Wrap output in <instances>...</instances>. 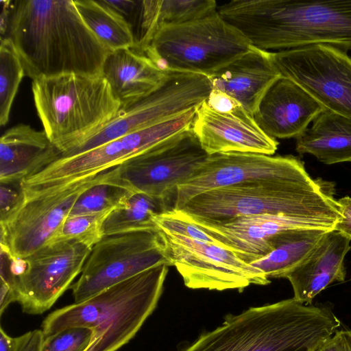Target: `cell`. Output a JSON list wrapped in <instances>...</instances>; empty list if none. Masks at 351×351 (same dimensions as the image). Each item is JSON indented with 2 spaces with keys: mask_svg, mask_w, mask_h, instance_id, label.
Returning a JSON list of instances; mask_svg holds the SVG:
<instances>
[{
  "mask_svg": "<svg viewBox=\"0 0 351 351\" xmlns=\"http://www.w3.org/2000/svg\"><path fill=\"white\" fill-rule=\"evenodd\" d=\"M6 36L32 80L72 73L101 76L111 52L84 23L73 0L12 1Z\"/></svg>",
  "mask_w": 351,
  "mask_h": 351,
  "instance_id": "cell-1",
  "label": "cell"
},
{
  "mask_svg": "<svg viewBox=\"0 0 351 351\" xmlns=\"http://www.w3.org/2000/svg\"><path fill=\"white\" fill-rule=\"evenodd\" d=\"M334 194L333 183L313 179L304 169L289 177L208 190L191 198L178 211L216 223L244 216L282 215L306 228L333 230L341 217Z\"/></svg>",
  "mask_w": 351,
  "mask_h": 351,
  "instance_id": "cell-2",
  "label": "cell"
},
{
  "mask_svg": "<svg viewBox=\"0 0 351 351\" xmlns=\"http://www.w3.org/2000/svg\"><path fill=\"white\" fill-rule=\"evenodd\" d=\"M217 11L262 50L312 45L351 50V0H233Z\"/></svg>",
  "mask_w": 351,
  "mask_h": 351,
  "instance_id": "cell-3",
  "label": "cell"
},
{
  "mask_svg": "<svg viewBox=\"0 0 351 351\" xmlns=\"http://www.w3.org/2000/svg\"><path fill=\"white\" fill-rule=\"evenodd\" d=\"M340 326L328 304L293 298L230 315L184 351H313Z\"/></svg>",
  "mask_w": 351,
  "mask_h": 351,
  "instance_id": "cell-4",
  "label": "cell"
},
{
  "mask_svg": "<svg viewBox=\"0 0 351 351\" xmlns=\"http://www.w3.org/2000/svg\"><path fill=\"white\" fill-rule=\"evenodd\" d=\"M169 267H152L86 300L53 311L41 325L44 339L68 328L85 327L94 331L87 351H117L135 336L155 309Z\"/></svg>",
  "mask_w": 351,
  "mask_h": 351,
  "instance_id": "cell-5",
  "label": "cell"
},
{
  "mask_svg": "<svg viewBox=\"0 0 351 351\" xmlns=\"http://www.w3.org/2000/svg\"><path fill=\"white\" fill-rule=\"evenodd\" d=\"M32 91L43 130L62 153L110 121L121 109L101 76L64 74L34 79Z\"/></svg>",
  "mask_w": 351,
  "mask_h": 351,
  "instance_id": "cell-6",
  "label": "cell"
},
{
  "mask_svg": "<svg viewBox=\"0 0 351 351\" xmlns=\"http://www.w3.org/2000/svg\"><path fill=\"white\" fill-rule=\"evenodd\" d=\"M251 47L246 38L217 11L160 28L144 54L163 71L208 77Z\"/></svg>",
  "mask_w": 351,
  "mask_h": 351,
  "instance_id": "cell-7",
  "label": "cell"
},
{
  "mask_svg": "<svg viewBox=\"0 0 351 351\" xmlns=\"http://www.w3.org/2000/svg\"><path fill=\"white\" fill-rule=\"evenodd\" d=\"M198 107L151 127L116 138L86 152L60 158L19 182L25 197L111 169L171 136L191 127Z\"/></svg>",
  "mask_w": 351,
  "mask_h": 351,
  "instance_id": "cell-8",
  "label": "cell"
},
{
  "mask_svg": "<svg viewBox=\"0 0 351 351\" xmlns=\"http://www.w3.org/2000/svg\"><path fill=\"white\" fill-rule=\"evenodd\" d=\"M210 90L207 76L168 71L166 80L158 88L128 107L121 108L108 123L64 151L61 158L86 152L199 107L207 99Z\"/></svg>",
  "mask_w": 351,
  "mask_h": 351,
  "instance_id": "cell-9",
  "label": "cell"
},
{
  "mask_svg": "<svg viewBox=\"0 0 351 351\" xmlns=\"http://www.w3.org/2000/svg\"><path fill=\"white\" fill-rule=\"evenodd\" d=\"M208 156L191 127L108 170L104 182L170 203Z\"/></svg>",
  "mask_w": 351,
  "mask_h": 351,
  "instance_id": "cell-10",
  "label": "cell"
},
{
  "mask_svg": "<svg viewBox=\"0 0 351 351\" xmlns=\"http://www.w3.org/2000/svg\"><path fill=\"white\" fill-rule=\"evenodd\" d=\"M163 264L172 266L158 230L104 237L93 247L79 279L70 287L74 303Z\"/></svg>",
  "mask_w": 351,
  "mask_h": 351,
  "instance_id": "cell-11",
  "label": "cell"
},
{
  "mask_svg": "<svg viewBox=\"0 0 351 351\" xmlns=\"http://www.w3.org/2000/svg\"><path fill=\"white\" fill-rule=\"evenodd\" d=\"M92 248L64 241L50 243L24 258L10 257L9 269L23 312L38 315L49 310L82 272Z\"/></svg>",
  "mask_w": 351,
  "mask_h": 351,
  "instance_id": "cell-12",
  "label": "cell"
},
{
  "mask_svg": "<svg viewBox=\"0 0 351 351\" xmlns=\"http://www.w3.org/2000/svg\"><path fill=\"white\" fill-rule=\"evenodd\" d=\"M281 77L288 78L326 110L351 119V57L328 45H312L270 52Z\"/></svg>",
  "mask_w": 351,
  "mask_h": 351,
  "instance_id": "cell-13",
  "label": "cell"
},
{
  "mask_svg": "<svg viewBox=\"0 0 351 351\" xmlns=\"http://www.w3.org/2000/svg\"><path fill=\"white\" fill-rule=\"evenodd\" d=\"M106 171L86 177L45 193L25 197L15 213L1 223V250L13 258H24L56 237L80 195L102 182Z\"/></svg>",
  "mask_w": 351,
  "mask_h": 351,
  "instance_id": "cell-14",
  "label": "cell"
},
{
  "mask_svg": "<svg viewBox=\"0 0 351 351\" xmlns=\"http://www.w3.org/2000/svg\"><path fill=\"white\" fill-rule=\"evenodd\" d=\"M158 230L172 266L190 289L242 291L252 284L270 283L263 272L220 245Z\"/></svg>",
  "mask_w": 351,
  "mask_h": 351,
  "instance_id": "cell-15",
  "label": "cell"
},
{
  "mask_svg": "<svg viewBox=\"0 0 351 351\" xmlns=\"http://www.w3.org/2000/svg\"><path fill=\"white\" fill-rule=\"evenodd\" d=\"M304 169L302 161L291 155L271 156L239 152L209 155L191 178L177 187L173 209L180 210L191 198L208 190L289 177Z\"/></svg>",
  "mask_w": 351,
  "mask_h": 351,
  "instance_id": "cell-16",
  "label": "cell"
},
{
  "mask_svg": "<svg viewBox=\"0 0 351 351\" xmlns=\"http://www.w3.org/2000/svg\"><path fill=\"white\" fill-rule=\"evenodd\" d=\"M191 128L208 155L239 152L271 156L278 145L243 107L220 112L204 101L196 110Z\"/></svg>",
  "mask_w": 351,
  "mask_h": 351,
  "instance_id": "cell-17",
  "label": "cell"
},
{
  "mask_svg": "<svg viewBox=\"0 0 351 351\" xmlns=\"http://www.w3.org/2000/svg\"><path fill=\"white\" fill-rule=\"evenodd\" d=\"M324 110L299 85L280 76L265 93L253 117L274 138H296Z\"/></svg>",
  "mask_w": 351,
  "mask_h": 351,
  "instance_id": "cell-18",
  "label": "cell"
},
{
  "mask_svg": "<svg viewBox=\"0 0 351 351\" xmlns=\"http://www.w3.org/2000/svg\"><path fill=\"white\" fill-rule=\"evenodd\" d=\"M350 241L339 232H327L308 256L286 275L295 300L312 304L315 296L329 285L344 281L343 261L351 248Z\"/></svg>",
  "mask_w": 351,
  "mask_h": 351,
  "instance_id": "cell-19",
  "label": "cell"
},
{
  "mask_svg": "<svg viewBox=\"0 0 351 351\" xmlns=\"http://www.w3.org/2000/svg\"><path fill=\"white\" fill-rule=\"evenodd\" d=\"M62 156L44 130L20 123L0 138V182L11 184L32 177Z\"/></svg>",
  "mask_w": 351,
  "mask_h": 351,
  "instance_id": "cell-20",
  "label": "cell"
},
{
  "mask_svg": "<svg viewBox=\"0 0 351 351\" xmlns=\"http://www.w3.org/2000/svg\"><path fill=\"white\" fill-rule=\"evenodd\" d=\"M280 77L269 51L252 46L246 53L208 78L211 89L232 97L253 116L265 93Z\"/></svg>",
  "mask_w": 351,
  "mask_h": 351,
  "instance_id": "cell-21",
  "label": "cell"
},
{
  "mask_svg": "<svg viewBox=\"0 0 351 351\" xmlns=\"http://www.w3.org/2000/svg\"><path fill=\"white\" fill-rule=\"evenodd\" d=\"M168 71L160 69L147 56L132 49L111 51L107 56L101 76L124 108L149 95L166 80Z\"/></svg>",
  "mask_w": 351,
  "mask_h": 351,
  "instance_id": "cell-22",
  "label": "cell"
},
{
  "mask_svg": "<svg viewBox=\"0 0 351 351\" xmlns=\"http://www.w3.org/2000/svg\"><path fill=\"white\" fill-rule=\"evenodd\" d=\"M217 7L214 0L138 1L137 34L132 49L144 54L160 28L204 17L217 12Z\"/></svg>",
  "mask_w": 351,
  "mask_h": 351,
  "instance_id": "cell-23",
  "label": "cell"
},
{
  "mask_svg": "<svg viewBox=\"0 0 351 351\" xmlns=\"http://www.w3.org/2000/svg\"><path fill=\"white\" fill-rule=\"evenodd\" d=\"M295 149L326 165L351 162V119L324 110L296 138Z\"/></svg>",
  "mask_w": 351,
  "mask_h": 351,
  "instance_id": "cell-24",
  "label": "cell"
},
{
  "mask_svg": "<svg viewBox=\"0 0 351 351\" xmlns=\"http://www.w3.org/2000/svg\"><path fill=\"white\" fill-rule=\"evenodd\" d=\"M330 230L315 228H295L276 234L271 240L273 250L250 265L268 278H285L300 265Z\"/></svg>",
  "mask_w": 351,
  "mask_h": 351,
  "instance_id": "cell-25",
  "label": "cell"
},
{
  "mask_svg": "<svg viewBox=\"0 0 351 351\" xmlns=\"http://www.w3.org/2000/svg\"><path fill=\"white\" fill-rule=\"evenodd\" d=\"M172 209L170 203L165 199L145 193H132L109 213L101 227L103 237L158 230L154 217Z\"/></svg>",
  "mask_w": 351,
  "mask_h": 351,
  "instance_id": "cell-26",
  "label": "cell"
},
{
  "mask_svg": "<svg viewBox=\"0 0 351 351\" xmlns=\"http://www.w3.org/2000/svg\"><path fill=\"white\" fill-rule=\"evenodd\" d=\"M84 23L110 51L134 49L135 38L130 23L101 0H73Z\"/></svg>",
  "mask_w": 351,
  "mask_h": 351,
  "instance_id": "cell-27",
  "label": "cell"
},
{
  "mask_svg": "<svg viewBox=\"0 0 351 351\" xmlns=\"http://www.w3.org/2000/svg\"><path fill=\"white\" fill-rule=\"evenodd\" d=\"M25 76L24 69L12 40L1 38L0 44V125L9 121L12 106L21 82Z\"/></svg>",
  "mask_w": 351,
  "mask_h": 351,
  "instance_id": "cell-28",
  "label": "cell"
},
{
  "mask_svg": "<svg viewBox=\"0 0 351 351\" xmlns=\"http://www.w3.org/2000/svg\"><path fill=\"white\" fill-rule=\"evenodd\" d=\"M104 180L91 186L80 195L69 216L112 210L133 193L121 187L104 182Z\"/></svg>",
  "mask_w": 351,
  "mask_h": 351,
  "instance_id": "cell-29",
  "label": "cell"
},
{
  "mask_svg": "<svg viewBox=\"0 0 351 351\" xmlns=\"http://www.w3.org/2000/svg\"><path fill=\"white\" fill-rule=\"evenodd\" d=\"M110 211L68 216L50 243L73 240L93 247L103 238L101 227Z\"/></svg>",
  "mask_w": 351,
  "mask_h": 351,
  "instance_id": "cell-30",
  "label": "cell"
},
{
  "mask_svg": "<svg viewBox=\"0 0 351 351\" xmlns=\"http://www.w3.org/2000/svg\"><path fill=\"white\" fill-rule=\"evenodd\" d=\"M93 335L88 328H68L45 338L40 351H87Z\"/></svg>",
  "mask_w": 351,
  "mask_h": 351,
  "instance_id": "cell-31",
  "label": "cell"
},
{
  "mask_svg": "<svg viewBox=\"0 0 351 351\" xmlns=\"http://www.w3.org/2000/svg\"><path fill=\"white\" fill-rule=\"evenodd\" d=\"M157 228L166 232L184 236L193 240L219 243L196 225L172 209L154 217Z\"/></svg>",
  "mask_w": 351,
  "mask_h": 351,
  "instance_id": "cell-32",
  "label": "cell"
},
{
  "mask_svg": "<svg viewBox=\"0 0 351 351\" xmlns=\"http://www.w3.org/2000/svg\"><path fill=\"white\" fill-rule=\"evenodd\" d=\"M10 185L1 183L0 224L8 221L20 208L25 199L24 194L21 188L16 190Z\"/></svg>",
  "mask_w": 351,
  "mask_h": 351,
  "instance_id": "cell-33",
  "label": "cell"
},
{
  "mask_svg": "<svg viewBox=\"0 0 351 351\" xmlns=\"http://www.w3.org/2000/svg\"><path fill=\"white\" fill-rule=\"evenodd\" d=\"M313 351H351V330L336 331Z\"/></svg>",
  "mask_w": 351,
  "mask_h": 351,
  "instance_id": "cell-34",
  "label": "cell"
},
{
  "mask_svg": "<svg viewBox=\"0 0 351 351\" xmlns=\"http://www.w3.org/2000/svg\"><path fill=\"white\" fill-rule=\"evenodd\" d=\"M205 101L212 109L220 112H230L243 107L232 97L215 89H211Z\"/></svg>",
  "mask_w": 351,
  "mask_h": 351,
  "instance_id": "cell-35",
  "label": "cell"
},
{
  "mask_svg": "<svg viewBox=\"0 0 351 351\" xmlns=\"http://www.w3.org/2000/svg\"><path fill=\"white\" fill-rule=\"evenodd\" d=\"M337 202L340 205L341 217L333 230L351 239V197L346 196L338 199Z\"/></svg>",
  "mask_w": 351,
  "mask_h": 351,
  "instance_id": "cell-36",
  "label": "cell"
},
{
  "mask_svg": "<svg viewBox=\"0 0 351 351\" xmlns=\"http://www.w3.org/2000/svg\"><path fill=\"white\" fill-rule=\"evenodd\" d=\"M16 351H40L44 339L42 330L35 329L18 337Z\"/></svg>",
  "mask_w": 351,
  "mask_h": 351,
  "instance_id": "cell-37",
  "label": "cell"
},
{
  "mask_svg": "<svg viewBox=\"0 0 351 351\" xmlns=\"http://www.w3.org/2000/svg\"><path fill=\"white\" fill-rule=\"evenodd\" d=\"M18 298L15 291L5 282L1 281L0 287V314L3 313L8 305L17 302Z\"/></svg>",
  "mask_w": 351,
  "mask_h": 351,
  "instance_id": "cell-38",
  "label": "cell"
},
{
  "mask_svg": "<svg viewBox=\"0 0 351 351\" xmlns=\"http://www.w3.org/2000/svg\"><path fill=\"white\" fill-rule=\"evenodd\" d=\"M1 11L0 14L1 38L6 36L10 16L12 1H0Z\"/></svg>",
  "mask_w": 351,
  "mask_h": 351,
  "instance_id": "cell-39",
  "label": "cell"
},
{
  "mask_svg": "<svg viewBox=\"0 0 351 351\" xmlns=\"http://www.w3.org/2000/svg\"><path fill=\"white\" fill-rule=\"evenodd\" d=\"M18 338L10 337L1 326L0 328V351H16Z\"/></svg>",
  "mask_w": 351,
  "mask_h": 351,
  "instance_id": "cell-40",
  "label": "cell"
}]
</instances>
